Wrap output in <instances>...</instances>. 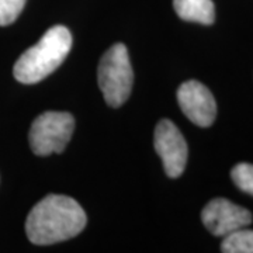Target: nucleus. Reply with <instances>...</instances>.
Instances as JSON below:
<instances>
[{
    "instance_id": "20e7f679",
    "label": "nucleus",
    "mask_w": 253,
    "mask_h": 253,
    "mask_svg": "<svg viewBox=\"0 0 253 253\" xmlns=\"http://www.w3.org/2000/svg\"><path fill=\"white\" fill-rule=\"evenodd\" d=\"M75 118L65 111H46L34 120L30 129V145L38 156L61 154L71 141Z\"/></svg>"
},
{
    "instance_id": "39448f33",
    "label": "nucleus",
    "mask_w": 253,
    "mask_h": 253,
    "mask_svg": "<svg viewBox=\"0 0 253 253\" xmlns=\"http://www.w3.org/2000/svg\"><path fill=\"white\" fill-rule=\"evenodd\" d=\"M155 149L161 156L165 172L176 179L184 172L187 163V144L179 128L170 120H161L155 129Z\"/></svg>"
},
{
    "instance_id": "0eeeda50",
    "label": "nucleus",
    "mask_w": 253,
    "mask_h": 253,
    "mask_svg": "<svg viewBox=\"0 0 253 253\" xmlns=\"http://www.w3.org/2000/svg\"><path fill=\"white\" fill-rule=\"evenodd\" d=\"M177 101L184 116L199 126H210L217 117L212 93L197 81L184 82L177 90Z\"/></svg>"
},
{
    "instance_id": "6e6552de",
    "label": "nucleus",
    "mask_w": 253,
    "mask_h": 253,
    "mask_svg": "<svg viewBox=\"0 0 253 253\" xmlns=\"http://www.w3.org/2000/svg\"><path fill=\"white\" fill-rule=\"evenodd\" d=\"M173 7L184 21L210 26L215 20V6L212 0H173Z\"/></svg>"
},
{
    "instance_id": "f03ea898",
    "label": "nucleus",
    "mask_w": 253,
    "mask_h": 253,
    "mask_svg": "<svg viewBox=\"0 0 253 253\" xmlns=\"http://www.w3.org/2000/svg\"><path fill=\"white\" fill-rule=\"evenodd\" d=\"M72 48V34L63 26L49 28L36 45L14 63L13 75L20 83L33 84L45 79L65 61Z\"/></svg>"
},
{
    "instance_id": "9b49d317",
    "label": "nucleus",
    "mask_w": 253,
    "mask_h": 253,
    "mask_svg": "<svg viewBox=\"0 0 253 253\" xmlns=\"http://www.w3.org/2000/svg\"><path fill=\"white\" fill-rule=\"evenodd\" d=\"M27 0H0V26L14 23L23 11Z\"/></svg>"
},
{
    "instance_id": "9d476101",
    "label": "nucleus",
    "mask_w": 253,
    "mask_h": 253,
    "mask_svg": "<svg viewBox=\"0 0 253 253\" xmlns=\"http://www.w3.org/2000/svg\"><path fill=\"white\" fill-rule=\"evenodd\" d=\"M231 177L245 193L253 196V165L252 163H239L231 170Z\"/></svg>"
},
{
    "instance_id": "7ed1b4c3",
    "label": "nucleus",
    "mask_w": 253,
    "mask_h": 253,
    "mask_svg": "<svg viewBox=\"0 0 253 253\" xmlns=\"http://www.w3.org/2000/svg\"><path fill=\"white\" fill-rule=\"evenodd\" d=\"M97 79L100 90L109 106L117 109L128 100L132 90L134 72L124 44H114L103 55Z\"/></svg>"
},
{
    "instance_id": "423d86ee",
    "label": "nucleus",
    "mask_w": 253,
    "mask_h": 253,
    "mask_svg": "<svg viewBox=\"0 0 253 253\" xmlns=\"http://www.w3.org/2000/svg\"><path fill=\"white\" fill-rule=\"evenodd\" d=\"M203 224L215 236H225L252 222L249 210L236 206L226 199H214L201 212Z\"/></svg>"
},
{
    "instance_id": "f257e3e1",
    "label": "nucleus",
    "mask_w": 253,
    "mask_h": 253,
    "mask_svg": "<svg viewBox=\"0 0 253 253\" xmlns=\"http://www.w3.org/2000/svg\"><path fill=\"white\" fill-rule=\"evenodd\" d=\"M87 217L76 200L49 194L38 201L26 219V234L34 245H54L79 235Z\"/></svg>"
},
{
    "instance_id": "1a4fd4ad",
    "label": "nucleus",
    "mask_w": 253,
    "mask_h": 253,
    "mask_svg": "<svg viewBox=\"0 0 253 253\" xmlns=\"http://www.w3.org/2000/svg\"><path fill=\"white\" fill-rule=\"evenodd\" d=\"M221 251L224 253H253V231L239 228L225 235Z\"/></svg>"
}]
</instances>
